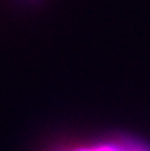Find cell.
Returning <instances> with one entry per match:
<instances>
[{"label": "cell", "instance_id": "1", "mask_svg": "<svg viewBox=\"0 0 150 151\" xmlns=\"http://www.w3.org/2000/svg\"><path fill=\"white\" fill-rule=\"evenodd\" d=\"M49 4L50 0H0V6H3V9L21 16L40 15L46 7H49Z\"/></svg>", "mask_w": 150, "mask_h": 151}]
</instances>
